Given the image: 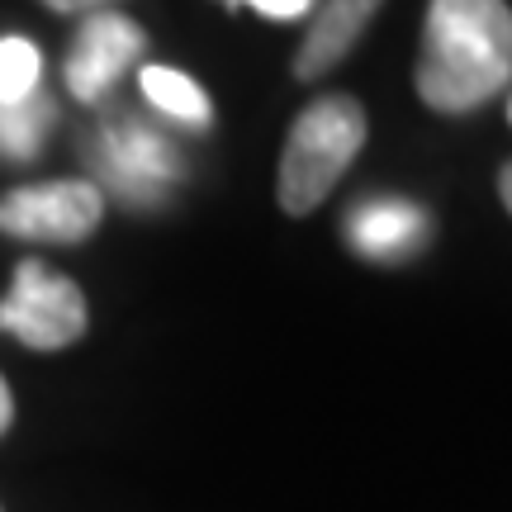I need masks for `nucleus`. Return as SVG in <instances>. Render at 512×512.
Segmentation results:
<instances>
[{
    "instance_id": "nucleus-4",
    "label": "nucleus",
    "mask_w": 512,
    "mask_h": 512,
    "mask_svg": "<svg viewBox=\"0 0 512 512\" xmlns=\"http://www.w3.org/2000/svg\"><path fill=\"white\" fill-rule=\"evenodd\" d=\"M105 219V190L91 181L24 185L0 200V233L29 242H86Z\"/></svg>"
},
{
    "instance_id": "nucleus-5",
    "label": "nucleus",
    "mask_w": 512,
    "mask_h": 512,
    "mask_svg": "<svg viewBox=\"0 0 512 512\" xmlns=\"http://www.w3.org/2000/svg\"><path fill=\"white\" fill-rule=\"evenodd\" d=\"M95 166L128 204H157L166 195V185L181 181L185 171L181 152L166 143L157 128L138 124V119L105 124L100 143H95Z\"/></svg>"
},
{
    "instance_id": "nucleus-9",
    "label": "nucleus",
    "mask_w": 512,
    "mask_h": 512,
    "mask_svg": "<svg viewBox=\"0 0 512 512\" xmlns=\"http://www.w3.org/2000/svg\"><path fill=\"white\" fill-rule=\"evenodd\" d=\"M138 81H143V95L162 114L181 119V124H195V128L209 124L214 105H209V95H204L185 72H171V67H143V76H138Z\"/></svg>"
},
{
    "instance_id": "nucleus-13",
    "label": "nucleus",
    "mask_w": 512,
    "mask_h": 512,
    "mask_svg": "<svg viewBox=\"0 0 512 512\" xmlns=\"http://www.w3.org/2000/svg\"><path fill=\"white\" fill-rule=\"evenodd\" d=\"M43 5L57 10V15H95V10H110L119 0H43Z\"/></svg>"
},
{
    "instance_id": "nucleus-14",
    "label": "nucleus",
    "mask_w": 512,
    "mask_h": 512,
    "mask_svg": "<svg viewBox=\"0 0 512 512\" xmlns=\"http://www.w3.org/2000/svg\"><path fill=\"white\" fill-rule=\"evenodd\" d=\"M10 422H15V399H10V384L0 380V437L10 432Z\"/></svg>"
},
{
    "instance_id": "nucleus-2",
    "label": "nucleus",
    "mask_w": 512,
    "mask_h": 512,
    "mask_svg": "<svg viewBox=\"0 0 512 512\" xmlns=\"http://www.w3.org/2000/svg\"><path fill=\"white\" fill-rule=\"evenodd\" d=\"M366 147V110L351 95H323L294 119L285 152H280V176H275V200L290 219H304L332 195V185L347 176L356 152Z\"/></svg>"
},
{
    "instance_id": "nucleus-6",
    "label": "nucleus",
    "mask_w": 512,
    "mask_h": 512,
    "mask_svg": "<svg viewBox=\"0 0 512 512\" xmlns=\"http://www.w3.org/2000/svg\"><path fill=\"white\" fill-rule=\"evenodd\" d=\"M147 48V34L119 10H95L86 15L81 34L72 43V57H67V86H72L76 100H100L114 81L138 62V53Z\"/></svg>"
},
{
    "instance_id": "nucleus-1",
    "label": "nucleus",
    "mask_w": 512,
    "mask_h": 512,
    "mask_svg": "<svg viewBox=\"0 0 512 512\" xmlns=\"http://www.w3.org/2000/svg\"><path fill=\"white\" fill-rule=\"evenodd\" d=\"M512 81V10L503 0H432L418 43L422 105L437 114H470Z\"/></svg>"
},
{
    "instance_id": "nucleus-12",
    "label": "nucleus",
    "mask_w": 512,
    "mask_h": 512,
    "mask_svg": "<svg viewBox=\"0 0 512 512\" xmlns=\"http://www.w3.org/2000/svg\"><path fill=\"white\" fill-rule=\"evenodd\" d=\"M247 5H256L266 19H299L313 10V0H247Z\"/></svg>"
},
{
    "instance_id": "nucleus-15",
    "label": "nucleus",
    "mask_w": 512,
    "mask_h": 512,
    "mask_svg": "<svg viewBox=\"0 0 512 512\" xmlns=\"http://www.w3.org/2000/svg\"><path fill=\"white\" fill-rule=\"evenodd\" d=\"M498 195H503V209L512 214V162L503 166V176H498Z\"/></svg>"
},
{
    "instance_id": "nucleus-3",
    "label": "nucleus",
    "mask_w": 512,
    "mask_h": 512,
    "mask_svg": "<svg viewBox=\"0 0 512 512\" xmlns=\"http://www.w3.org/2000/svg\"><path fill=\"white\" fill-rule=\"evenodd\" d=\"M0 332L34 351H62L86 332V294L43 261H19L15 285L0 299Z\"/></svg>"
},
{
    "instance_id": "nucleus-8",
    "label": "nucleus",
    "mask_w": 512,
    "mask_h": 512,
    "mask_svg": "<svg viewBox=\"0 0 512 512\" xmlns=\"http://www.w3.org/2000/svg\"><path fill=\"white\" fill-rule=\"evenodd\" d=\"M427 214L408 200H370L361 204L347 219V238L361 256H375V261H394V256H408L413 247H422L427 238Z\"/></svg>"
},
{
    "instance_id": "nucleus-7",
    "label": "nucleus",
    "mask_w": 512,
    "mask_h": 512,
    "mask_svg": "<svg viewBox=\"0 0 512 512\" xmlns=\"http://www.w3.org/2000/svg\"><path fill=\"white\" fill-rule=\"evenodd\" d=\"M380 5L384 0H323L299 53H294V81H323L361 43Z\"/></svg>"
},
{
    "instance_id": "nucleus-10",
    "label": "nucleus",
    "mask_w": 512,
    "mask_h": 512,
    "mask_svg": "<svg viewBox=\"0 0 512 512\" xmlns=\"http://www.w3.org/2000/svg\"><path fill=\"white\" fill-rule=\"evenodd\" d=\"M53 124V100L43 91L24 95L15 105H0V152H10L19 162H29L43 143V133Z\"/></svg>"
},
{
    "instance_id": "nucleus-11",
    "label": "nucleus",
    "mask_w": 512,
    "mask_h": 512,
    "mask_svg": "<svg viewBox=\"0 0 512 512\" xmlns=\"http://www.w3.org/2000/svg\"><path fill=\"white\" fill-rule=\"evenodd\" d=\"M38 48L29 38H0V105H15L38 91Z\"/></svg>"
}]
</instances>
